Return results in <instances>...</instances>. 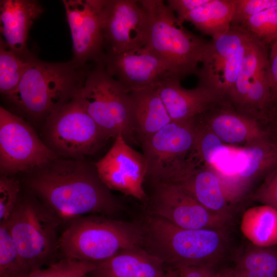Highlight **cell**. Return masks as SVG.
Returning a JSON list of instances; mask_svg holds the SVG:
<instances>
[{
  "label": "cell",
  "instance_id": "52a82bcc",
  "mask_svg": "<svg viewBox=\"0 0 277 277\" xmlns=\"http://www.w3.org/2000/svg\"><path fill=\"white\" fill-rule=\"evenodd\" d=\"M76 96L108 139L121 135L128 143L136 142L130 93L109 74L102 63H96L86 72Z\"/></svg>",
  "mask_w": 277,
  "mask_h": 277
},
{
  "label": "cell",
  "instance_id": "7c38bea8",
  "mask_svg": "<svg viewBox=\"0 0 277 277\" xmlns=\"http://www.w3.org/2000/svg\"><path fill=\"white\" fill-rule=\"evenodd\" d=\"M102 24L107 54H118L147 44L149 15L139 1L104 0Z\"/></svg>",
  "mask_w": 277,
  "mask_h": 277
},
{
  "label": "cell",
  "instance_id": "74e56055",
  "mask_svg": "<svg viewBox=\"0 0 277 277\" xmlns=\"http://www.w3.org/2000/svg\"><path fill=\"white\" fill-rule=\"evenodd\" d=\"M179 277H214L215 271L212 267L194 266L179 269Z\"/></svg>",
  "mask_w": 277,
  "mask_h": 277
},
{
  "label": "cell",
  "instance_id": "4316f807",
  "mask_svg": "<svg viewBox=\"0 0 277 277\" xmlns=\"http://www.w3.org/2000/svg\"><path fill=\"white\" fill-rule=\"evenodd\" d=\"M195 136L187 164L192 167H211L228 145L224 143L199 117H195Z\"/></svg>",
  "mask_w": 277,
  "mask_h": 277
},
{
  "label": "cell",
  "instance_id": "836d02e7",
  "mask_svg": "<svg viewBox=\"0 0 277 277\" xmlns=\"http://www.w3.org/2000/svg\"><path fill=\"white\" fill-rule=\"evenodd\" d=\"M277 6V0H235L231 27H242L251 17Z\"/></svg>",
  "mask_w": 277,
  "mask_h": 277
},
{
  "label": "cell",
  "instance_id": "8992f818",
  "mask_svg": "<svg viewBox=\"0 0 277 277\" xmlns=\"http://www.w3.org/2000/svg\"><path fill=\"white\" fill-rule=\"evenodd\" d=\"M7 224L29 272L58 261L61 221L33 194L21 196Z\"/></svg>",
  "mask_w": 277,
  "mask_h": 277
},
{
  "label": "cell",
  "instance_id": "ac0fdd59",
  "mask_svg": "<svg viewBox=\"0 0 277 277\" xmlns=\"http://www.w3.org/2000/svg\"><path fill=\"white\" fill-rule=\"evenodd\" d=\"M277 167V143L270 138L241 147L240 166L224 185L230 204L240 201L258 179Z\"/></svg>",
  "mask_w": 277,
  "mask_h": 277
},
{
  "label": "cell",
  "instance_id": "d6a6232c",
  "mask_svg": "<svg viewBox=\"0 0 277 277\" xmlns=\"http://www.w3.org/2000/svg\"><path fill=\"white\" fill-rule=\"evenodd\" d=\"M21 184L13 176L0 177V225L8 222L20 198Z\"/></svg>",
  "mask_w": 277,
  "mask_h": 277
},
{
  "label": "cell",
  "instance_id": "30bf717a",
  "mask_svg": "<svg viewBox=\"0 0 277 277\" xmlns=\"http://www.w3.org/2000/svg\"><path fill=\"white\" fill-rule=\"evenodd\" d=\"M57 157L23 117L1 106V175L29 173Z\"/></svg>",
  "mask_w": 277,
  "mask_h": 277
},
{
  "label": "cell",
  "instance_id": "2e32d148",
  "mask_svg": "<svg viewBox=\"0 0 277 277\" xmlns=\"http://www.w3.org/2000/svg\"><path fill=\"white\" fill-rule=\"evenodd\" d=\"M99 62L129 93L155 87L170 78H177L168 65L146 46L118 54L104 53Z\"/></svg>",
  "mask_w": 277,
  "mask_h": 277
},
{
  "label": "cell",
  "instance_id": "f35d334b",
  "mask_svg": "<svg viewBox=\"0 0 277 277\" xmlns=\"http://www.w3.org/2000/svg\"><path fill=\"white\" fill-rule=\"evenodd\" d=\"M214 277H243L234 268H226L215 272Z\"/></svg>",
  "mask_w": 277,
  "mask_h": 277
},
{
  "label": "cell",
  "instance_id": "7a4b0ae2",
  "mask_svg": "<svg viewBox=\"0 0 277 277\" xmlns=\"http://www.w3.org/2000/svg\"><path fill=\"white\" fill-rule=\"evenodd\" d=\"M139 223L142 248L161 262L166 269L213 268L225 250L226 239L223 230L184 229L148 213Z\"/></svg>",
  "mask_w": 277,
  "mask_h": 277
},
{
  "label": "cell",
  "instance_id": "4dcf8cb0",
  "mask_svg": "<svg viewBox=\"0 0 277 277\" xmlns=\"http://www.w3.org/2000/svg\"><path fill=\"white\" fill-rule=\"evenodd\" d=\"M241 28L253 38L271 44L277 39V6L254 15Z\"/></svg>",
  "mask_w": 277,
  "mask_h": 277
},
{
  "label": "cell",
  "instance_id": "1f68e13d",
  "mask_svg": "<svg viewBox=\"0 0 277 277\" xmlns=\"http://www.w3.org/2000/svg\"><path fill=\"white\" fill-rule=\"evenodd\" d=\"M95 267V263L62 258L46 268L29 272L25 277H83Z\"/></svg>",
  "mask_w": 277,
  "mask_h": 277
},
{
  "label": "cell",
  "instance_id": "44dd1931",
  "mask_svg": "<svg viewBox=\"0 0 277 277\" xmlns=\"http://www.w3.org/2000/svg\"><path fill=\"white\" fill-rule=\"evenodd\" d=\"M186 166L175 184L188 191L207 210L229 220L231 204L217 173L209 167Z\"/></svg>",
  "mask_w": 277,
  "mask_h": 277
},
{
  "label": "cell",
  "instance_id": "4fadbf2b",
  "mask_svg": "<svg viewBox=\"0 0 277 277\" xmlns=\"http://www.w3.org/2000/svg\"><path fill=\"white\" fill-rule=\"evenodd\" d=\"M148 214L187 229H225L229 220L207 210L188 191L172 183L152 185Z\"/></svg>",
  "mask_w": 277,
  "mask_h": 277
},
{
  "label": "cell",
  "instance_id": "5b68a950",
  "mask_svg": "<svg viewBox=\"0 0 277 277\" xmlns=\"http://www.w3.org/2000/svg\"><path fill=\"white\" fill-rule=\"evenodd\" d=\"M149 15L146 46L161 58L180 80L196 75L209 42L185 28L161 0L139 1Z\"/></svg>",
  "mask_w": 277,
  "mask_h": 277
},
{
  "label": "cell",
  "instance_id": "f546056e",
  "mask_svg": "<svg viewBox=\"0 0 277 277\" xmlns=\"http://www.w3.org/2000/svg\"><path fill=\"white\" fill-rule=\"evenodd\" d=\"M29 272L22 261L7 224H1L0 277H25Z\"/></svg>",
  "mask_w": 277,
  "mask_h": 277
},
{
  "label": "cell",
  "instance_id": "d6986e66",
  "mask_svg": "<svg viewBox=\"0 0 277 277\" xmlns=\"http://www.w3.org/2000/svg\"><path fill=\"white\" fill-rule=\"evenodd\" d=\"M43 11V6L35 0L0 1L1 41L23 59L34 56L27 48L28 33Z\"/></svg>",
  "mask_w": 277,
  "mask_h": 277
},
{
  "label": "cell",
  "instance_id": "ffe728a7",
  "mask_svg": "<svg viewBox=\"0 0 277 277\" xmlns=\"http://www.w3.org/2000/svg\"><path fill=\"white\" fill-rule=\"evenodd\" d=\"M156 89L172 122L187 121L201 115L224 100L213 90L197 85L183 88L181 80L172 77L159 83Z\"/></svg>",
  "mask_w": 277,
  "mask_h": 277
},
{
  "label": "cell",
  "instance_id": "d590c367",
  "mask_svg": "<svg viewBox=\"0 0 277 277\" xmlns=\"http://www.w3.org/2000/svg\"><path fill=\"white\" fill-rule=\"evenodd\" d=\"M267 75L273 106L277 103V39L271 44Z\"/></svg>",
  "mask_w": 277,
  "mask_h": 277
},
{
  "label": "cell",
  "instance_id": "9a60e30c",
  "mask_svg": "<svg viewBox=\"0 0 277 277\" xmlns=\"http://www.w3.org/2000/svg\"><path fill=\"white\" fill-rule=\"evenodd\" d=\"M70 28L73 63L83 68L87 62H100L104 55L102 10L104 0L62 1Z\"/></svg>",
  "mask_w": 277,
  "mask_h": 277
},
{
  "label": "cell",
  "instance_id": "6da1fadb",
  "mask_svg": "<svg viewBox=\"0 0 277 277\" xmlns=\"http://www.w3.org/2000/svg\"><path fill=\"white\" fill-rule=\"evenodd\" d=\"M28 191L66 225L90 214L110 216L122 205L84 159L57 157L28 173Z\"/></svg>",
  "mask_w": 277,
  "mask_h": 277
},
{
  "label": "cell",
  "instance_id": "277c9868",
  "mask_svg": "<svg viewBox=\"0 0 277 277\" xmlns=\"http://www.w3.org/2000/svg\"><path fill=\"white\" fill-rule=\"evenodd\" d=\"M140 223L128 222L100 214L77 218L67 224L60 236L62 258L97 263L118 252L142 248Z\"/></svg>",
  "mask_w": 277,
  "mask_h": 277
},
{
  "label": "cell",
  "instance_id": "484cf974",
  "mask_svg": "<svg viewBox=\"0 0 277 277\" xmlns=\"http://www.w3.org/2000/svg\"><path fill=\"white\" fill-rule=\"evenodd\" d=\"M267 44L254 39L244 58L238 77L227 100L235 108L253 83L257 74L268 64Z\"/></svg>",
  "mask_w": 277,
  "mask_h": 277
},
{
  "label": "cell",
  "instance_id": "ba28073f",
  "mask_svg": "<svg viewBox=\"0 0 277 277\" xmlns=\"http://www.w3.org/2000/svg\"><path fill=\"white\" fill-rule=\"evenodd\" d=\"M45 144L58 157L83 159L108 140L75 96L44 121Z\"/></svg>",
  "mask_w": 277,
  "mask_h": 277
},
{
  "label": "cell",
  "instance_id": "8fae6325",
  "mask_svg": "<svg viewBox=\"0 0 277 277\" xmlns=\"http://www.w3.org/2000/svg\"><path fill=\"white\" fill-rule=\"evenodd\" d=\"M254 39L243 28L231 27L226 33L209 42L196 75L198 85L227 100Z\"/></svg>",
  "mask_w": 277,
  "mask_h": 277
},
{
  "label": "cell",
  "instance_id": "e575fe53",
  "mask_svg": "<svg viewBox=\"0 0 277 277\" xmlns=\"http://www.w3.org/2000/svg\"><path fill=\"white\" fill-rule=\"evenodd\" d=\"M252 196L254 200L277 210V167L265 176Z\"/></svg>",
  "mask_w": 277,
  "mask_h": 277
},
{
  "label": "cell",
  "instance_id": "7402d4cb",
  "mask_svg": "<svg viewBox=\"0 0 277 277\" xmlns=\"http://www.w3.org/2000/svg\"><path fill=\"white\" fill-rule=\"evenodd\" d=\"M166 270L156 258L142 248L121 251L97 263L90 277H160Z\"/></svg>",
  "mask_w": 277,
  "mask_h": 277
},
{
  "label": "cell",
  "instance_id": "8d00e7d4",
  "mask_svg": "<svg viewBox=\"0 0 277 277\" xmlns=\"http://www.w3.org/2000/svg\"><path fill=\"white\" fill-rule=\"evenodd\" d=\"M208 0H168V7L175 13L178 21L183 24L186 16L191 11L206 3Z\"/></svg>",
  "mask_w": 277,
  "mask_h": 277
},
{
  "label": "cell",
  "instance_id": "5bb4252c",
  "mask_svg": "<svg viewBox=\"0 0 277 277\" xmlns=\"http://www.w3.org/2000/svg\"><path fill=\"white\" fill-rule=\"evenodd\" d=\"M94 166L100 179L110 190L141 201L147 200L143 186L147 173L145 157L122 135L114 139L109 151Z\"/></svg>",
  "mask_w": 277,
  "mask_h": 277
},
{
  "label": "cell",
  "instance_id": "60d3db41",
  "mask_svg": "<svg viewBox=\"0 0 277 277\" xmlns=\"http://www.w3.org/2000/svg\"><path fill=\"white\" fill-rule=\"evenodd\" d=\"M83 277H90L88 274L84 275Z\"/></svg>",
  "mask_w": 277,
  "mask_h": 277
},
{
  "label": "cell",
  "instance_id": "e0dca14e",
  "mask_svg": "<svg viewBox=\"0 0 277 277\" xmlns=\"http://www.w3.org/2000/svg\"><path fill=\"white\" fill-rule=\"evenodd\" d=\"M199 116L228 145L244 147L269 138L260 122L240 113L226 100L216 103Z\"/></svg>",
  "mask_w": 277,
  "mask_h": 277
},
{
  "label": "cell",
  "instance_id": "ab89813d",
  "mask_svg": "<svg viewBox=\"0 0 277 277\" xmlns=\"http://www.w3.org/2000/svg\"><path fill=\"white\" fill-rule=\"evenodd\" d=\"M274 114H275L277 116V103L274 106L272 109V115Z\"/></svg>",
  "mask_w": 277,
  "mask_h": 277
},
{
  "label": "cell",
  "instance_id": "cb8c5ba5",
  "mask_svg": "<svg viewBox=\"0 0 277 277\" xmlns=\"http://www.w3.org/2000/svg\"><path fill=\"white\" fill-rule=\"evenodd\" d=\"M240 228L254 246L268 248L277 245V210L265 205L250 208L242 216Z\"/></svg>",
  "mask_w": 277,
  "mask_h": 277
},
{
  "label": "cell",
  "instance_id": "603a6c76",
  "mask_svg": "<svg viewBox=\"0 0 277 277\" xmlns=\"http://www.w3.org/2000/svg\"><path fill=\"white\" fill-rule=\"evenodd\" d=\"M132 123L136 141L140 143L172 122L156 86L130 93Z\"/></svg>",
  "mask_w": 277,
  "mask_h": 277
},
{
  "label": "cell",
  "instance_id": "3957f363",
  "mask_svg": "<svg viewBox=\"0 0 277 277\" xmlns=\"http://www.w3.org/2000/svg\"><path fill=\"white\" fill-rule=\"evenodd\" d=\"M86 73L72 61L50 63L34 56L17 87L6 98L29 118L44 122L75 96Z\"/></svg>",
  "mask_w": 277,
  "mask_h": 277
},
{
  "label": "cell",
  "instance_id": "f1b7e54d",
  "mask_svg": "<svg viewBox=\"0 0 277 277\" xmlns=\"http://www.w3.org/2000/svg\"><path fill=\"white\" fill-rule=\"evenodd\" d=\"M234 268L240 272H254L277 277V250L254 246L237 258Z\"/></svg>",
  "mask_w": 277,
  "mask_h": 277
},
{
  "label": "cell",
  "instance_id": "9c48e42d",
  "mask_svg": "<svg viewBox=\"0 0 277 277\" xmlns=\"http://www.w3.org/2000/svg\"><path fill=\"white\" fill-rule=\"evenodd\" d=\"M195 118L171 122L141 144L151 184H176L184 172L195 136Z\"/></svg>",
  "mask_w": 277,
  "mask_h": 277
},
{
  "label": "cell",
  "instance_id": "83f0119b",
  "mask_svg": "<svg viewBox=\"0 0 277 277\" xmlns=\"http://www.w3.org/2000/svg\"><path fill=\"white\" fill-rule=\"evenodd\" d=\"M33 57L29 60L23 59L9 49L1 41L0 92L6 98L15 90Z\"/></svg>",
  "mask_w": 277,
  "mask_h": 277
},
{
  "label": "cell",
  "instance_id": "d4e9b609",
  "mask_svg": "<svg viewBox=\"0 0 277 277\" xmlns=\"http://www.w3.org/2000/svg\"><path fill=\"white\" fill-rule=\"evenodd\" d=\"M234 4L235 0H208L189 13L184 22L213 39L230 28Z\"/></svg>",
  "mask_w": 277,
  "mask_h": 277
}]
</instances>
